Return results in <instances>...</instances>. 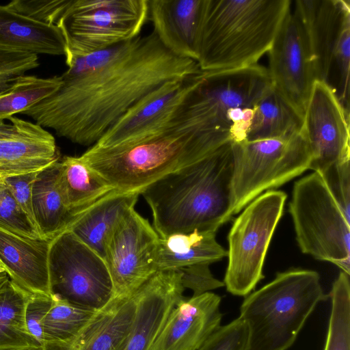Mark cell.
<instances>
[{
    "label": "cell",
    "mask_w": 350,
    "mask_h": 350,
    "mask_svg": "<svg viewBox=\"0 0 350 350\" xmlns=\"http://www.w3.org/2000/svg\"><path fill=\"white\" fill-rule=\"evenodd\" d=\"M68 70L56 92L21 113L73 143L92 146L129 108L164 83L200 71L156 33L85 54L66 50Z\"/></svg>",
    "instance_id": "obj_1"
},
{
    "label": "cell",
    "mask_w": 350,
    "mask_h": 350,
    "mask_svg": "<svg viewBox=\"0 0 350 350\" xmlns=\"http://www.w3.org/2000/svg\"><path fill=\"white\" fill-rule=\"evenodd\" d=\"M232 142L184 168L164 176L140 193L159 237L196 230L216 232L232 216Z\"/></svg>",
    "instance_id": "obj_2"
},
{
    "label": "cell",
    "mask_w": 350,
    "mask_h": 350,
    "mask_svg": "<svg viewBox=\"0 0 350 350\" xmlns=\"http://www.w3.org/2000/svg\"><path fill=\"white\" fill-rule=\"evenodd\" d=\"M271 85L268 69L258 64L200 70L171 128L191 133L215 149L246 140L256 105Z\"/></svg>",
    "instance_id": "obj_3"
},
{
    "label": "cell",
    "mask_w": 350,
    "mask_h": 350,
    "mask_svg": "<svg viewBox=\"0 0 350 350\" xmlns=\"http://www.w3.org/2000/svg\"><path fill=\"white\" fill-rule=\"evenodd\" d=\"M291 0H204L198 64L200 70L258 64L268 53Z\"/></svg>",
    "instance_id": "obj_4"
},
{
    "label": "cell",
    "mask_w": 350,
    "mask_h": 350,
    "mask_svg": "<svg viewBox=\"0 0 350 350\" xmlns=\"http://www.w3.org/2000/svg\"><path fill=\"white\" fill-rule=\"evenodd\" d=\"M327 297L317 271L294 269L277 273L241 306L239 317L248 331L245 350H287Z\"/></svg>",
    "instance_id": "obj_5"
},
{
    "label": "cell",
    "mask_w": 350,
    "mask_h": 350,
    "mask_svg": "<svg viewBox=\"0 0 350 350\" xmlns=\"http://www.w3.org/2000/svg\"><path fill=\"white\" fill-rule=\"evenodd\" d=\"M215 150L193 134L171 128L116 154L91 159L79 157L115 190L140 193L154 181Z\"/></svg>",
    "instance_id": "obj_6"
},
{
    "label": "cell",
    "mask_w": 350,
    "mask_h": 350,
    "mask_svg": "<svg viewBox=\"0 0 350 350\" xmlns=\"http://www.w3.org/2000/svg\"><path fill=\"white\" fill-rule=\"evenodd\" d=\"M231 213H238L263 191L310 169V148L304 129L284 138L232 142Z\"/></svg>",
    "instance_id": "obj_7"
},
{
    "label": "cell",
    "mask_w": 350,
    "mask_h": 350,
    "mask_svg": "<svg viewBox=\"0 0 350 350\" xmlns=\"http://www.w3.org/2000/svg\"><path fill=\"white\" fill-rule=\"evenodd\" d=\"M289 212L301 252L349 275L350 220L317 172L295 183Z\"/></svg>",
    "instance_id": "obj_8"
},
{
    "label": "cell",
    "mask_w": 350,
    "mask_h": 350,
    "mask_svg": "<svg viewBox=\"0 0 350 350\" xmlns=\"http://www.w3.org/2000/svg\"><path fill=\"white\" fill-rule=\"evenodd\" d=\"M315 80L327 83L349 111L350 1L297 0Z\"/></svg>",
    "instance_id": "obj_9"
},
{
    "label": "cell",
    "mask_w": 350,
    "mask_h": 350,
    "mask_svg": "<svg viewBox=\"0 0 350 350\" xmlns=\"http://www.w3.org/2000/svg\"><path fill=\"white\" fill-rule=\"evenodd\" d=\"M286 197L282 191H267L250 202L233 222L223 282L232 295L247 296L264 278L265 256Z\"/></svg>",
    "instance_id": "obj_10"
},
{
    "label": "cell",
    "mask_w": 350,
    "mask_h": 350,
    "mask_svg": "<svg viewBox=\"0 0 350 350\" xmlns=\"http://www.w3.org/2000/svg\"><path fill=\"white\" fill-rule=\"evenodd\" d=\"M149 14V0H72L57 26L66 50L85 54L139 35Z\"/></svg>",
    "instance_id": "obj_11"
},
{
    "label": "cell",
    "mask_w": 350,
    "mask_h": 350,
    "mask_svg": "<svg viewBox=\"0 0 350 350\" xmlns=\"http://www.w3.org/2000/svg\"><path fill=\"white\" fill-rule=\"evenodd\" d=\"M49 268L52 294L72 304L98 310L114 297L105 260L68 230L51 240Z\"/></svg>",
    "instance_id": "obj_12"
},
{
    "label": "cell",
    "mask_w": 350,
    "mask_h": 350,
    "mask_svg": "<svg viewBox=\"0 0 350 350\" xmlns=\"http://www.w3.org/2000/svg\"><path fill=\"white\" fill-rule=\"evenodd\" d=\"M196 75L183 81L167 82L139 100L81 157L116 154L166 133L193 87Z\"/></svg>",
    "instance_id": "obj_13"
},
{
    "label": "cell",
    "mask_w": 350,
    "mask_h": 350,
    "mask_svg": "<svg viewBox=\"0 0 350 350\" xmlns=\"http://www.w3.org/2000/svg\"><path fill=\"white\" fill-rule=\"evenodd\" d=\"M159 239V235L148 220L134 208L116 222L105 241L104 258L114 297L131 296L157 272Z\"/></svg>",
    "instance_id": "obj_14"
},
{
    "label": "cell",
    "mask_w": 350,
    "mask_h": 350,
    "mask_svg": "<svg viewBox=\"0 0 350 350\" xmlns=\"http://www.w3.org/2000/svg\"><path fill=\"white\" fill-rule=\"evenodd\" d=\"M303 129L311 151L310 169L321 173L333 164L350 161L349 112L325 82L313 83Z\"/></svg>",
    "instance_id": "obj_15"
},
{
    "label": "cell",
    "mask_w": 350,
    "mask_h": 350,
    "mask_svg": "<svg viewBox=\"0 0 350 350\" xmlns=\"http://www.w3.org/2000/svg\"><path fill=\"white\" fill-rule=\"evenodd\" d=\"M268 53L273 85L304 116L315 78L306 33L292 5Z\"/></svg>",
    "instance_id": "obj_16"
},
{
    "label": "cell",
    "mask_w": 350,
    "mask_h": 350,
    "mask_svg": "<svg viewBox=\"0 0 350 350\" xmlns=\"http://www.w3.org/2000/svg\"><path fill=\"white\" fill-rule=\"evenodd\" d=\"M184 290L176 269L157 271L141 285L133 325L118 350H149Z\"/></svg>",
    "instance_id": "obj_17"
},
{
    "label": "cell",
    "mask_w": 350,
    "mask_h": 350,
    "mask_svg": "<svg viewBox=\"0 0 350 350\" xmlns=\"http://www.w3.org/2000/svg\"><path fill=\"white\" fill-rule=\"evenodd\" d=\"M221 297L207 292L183 298L149 350H197L221 325Z\"/></svg>",
    "instance_id": "obj_18"
},
{
    "label": "cell",
    "mask_w": 350,
    "mask_h": 350,
    "mask_svg": "<svg viewBox=\"0 0 350 350\" xmlns=\"http://www.w3.org/2000/svg\"><path fill=\"white\" fill-rule=\"evenodd\" d=\"M137 306L136 291L131 296L113 297L96 310L72 338L45 342L44 350H118L133 325Z\"/></svg>",
    "instance_id": "obj_19"
},
{
    "label": "cell",
    "mask_w": 350,
    "mask_h": 350,
    "mask_svg": "<svg viewBox=\"0 0 350 350\" xmlns=\"http://www.w3.org/2000/svg\"><path fill=\"white\" fill-rule=\"evenodd\" d=\"M204 7V0H149L153 31L174 55L198 61Z\"/></svg>",
    "instance_id": "obj_20"
},
{
    "label": "cell",
    "mask_w": 350,
    "mask_h": 350,
    "mask_svg": "<svg viewBox=\"0 0 350 350\" xmlns=\"http://www.w3.org/2000/svg\"><path fill=\"white\" fill-rule=\"evenodd\" d=\"M51 239L27 237L0 228V262L10 279L32 294L51 295Z\"/></svg>",
    "instance_id": "obj_21"
},
{
    "label": "cell",
    "mask_w": 350,
    "mask_h": 350,
    "mask_svg": "<svg viewBox=\"0 0 350 350\" xmlns=\"http://www.w3.org/2000/svg\"><path fill=\"white\" fill-rule=\"evenodd\" d=\"M8 119L15 126L16 132L0 139V178L40 171L59 160L51 133L17 117Z\"/></svg>",
    "instance_id": "obj_22"
},
{
    "label": "cell",
    "mask_w": 350,
    "mask_h": 350,
    "mask_svg": "<svg viewBox=\"0 0 350 350\" xmlns=\"http://www.w3.org/2000/svg\"><path fill=\"white\" fill-rule=\"evenodd\" d=\"M0 46L35 54L65 55L66 42L62 29L0 5Z\"/></svg>",
    "instance_id": "obj_23"
},
{
    "label": "cell",
    "mask_w": 350,
    "mask_h": 350,
    "mask_svg": "<svg viewBox=\"0 0 350 350\" xmlns=\"http://www.w3.org/2000/svg\"><path fill=\"white\" fill-rule=\"evenodd\" d=\"M139 195L113 190L89 206L67 230L104 259L109 233L118 219L134 208Z\"/></svg>",
    "instance_id": "obj_24"
},
{
    "label": "cell",
    "mask_w": 350,
    "mask_h": 350,
    "mask_svg": "<svg viewBox=\"0 0 350 350\" xmlns=\"http://www.w3.org/2000/svg\"><path fill=\"white\" fill-rule=\"evenodd\" d=\"M215 234L196 230L159 237L155 260L157 271L211 264L227 256V251L217 243Z\"/></svg>",
    "instance_id": "obj_25"
},
{
    "label": "cell",
    "mask_w": 350,
    "mask_h": 350,
    "mask_svg": "<svg viewBox=\"0 0 350 350\" xmlns=\"http://www.w3.org/2000/svg\"><path fill=\"white\" fill-rule=\"evenodd\" d=\"M59 160L41 170L33 185L32 209L42 239H53L67 230L80 215L65 205L57 183Z\"/></svg>",
    "instance_id": "obj_26"
},
{
    "label": "cell",
    "mask_w": 350,
    "mask_h": 350,
    "mask_svg": "<svg viewBox=\"0 0 350 350\" xmlns=\"http://www.w3.org/2000/svg\"><path fill=\"white\" fill-rule=\"evenodd\" d=\"M57 183L66 206L76 215L115 190L80 157L59 160Z\"/></svg>",
    "instance_id": "obj_27"
},
{
    "label": "cell",
    "mask_w": 350,
    "mask_h": 350,
    "mask_svg": "<svg viewBox=\"0 0 350 350\" xmlns=\"http://www.w3.org/2000/svg\"><path fill=\"white\" fill-rule=\"evenodd\" d=\"M303 127L304 116L272 84L256 105L246 140L284 138L301 132Z\"/></svg>",
    "instance_id": "obj_28"
},
{
    "label": "cell",
    "mask_w": 350,
    "mask_h": 350,
    "mask_svg": "<svg viewBox=\"0 0 350 350\" xmlns=\"http://www.w3.org/2000/svg\"><path fill=\"white\" fill-rule=\"evenodd\" d=\"M30 295L10 279L0 289V349L42 346L26 325L25 308Z\"/></svg>",
    "instance_id": "obj_29"
},
{
    "label": "cell",
    "mask_w": 350,
    "mask_h": 350,
    "mask_svg": "<svg viewBox=\"0 0 350 350\" xmlns=\"http://www.w3.org/2000/svg\"><path fill=\"white\" fill-rule=\"evenodd\" d=\"M61 84L60 76L46 79L21 76L11 89L0 94V120L21 113L53 94Z\"/></svg>",
    "instance_id": "obj_30"
},
{
    "label": "cell",
    "mask_w": 350,
    "mask_h": 350,
    "mask_svg": "<svg viewBox=\"0 0 350 350\" xmlns=\"http://www.w3.org/2000/svg\"><path fill=\"white\" fill-rule=\"evenodd\" d=\"M52 297V305L42 323L44 343L72 338L96 311L72 304L53 294Z\"/></svg>",
    "instance_id": "obj_31"
},
{
    "label": "cell",
    "mask_w": 350,
    "mask_h": 350,
    "mask_svg": "<svg viewBox=\"0 0 350 350\" xmlns=\"http://www.w3.org/2000/svg\"><path fill=\"white\" fill-rule=\"evenodd\" d=\"M329 297L332 308L324 350H350L349 275L340 272Z\"/></svg>",
    "instance_id": "obj_32"
},
{
    "label": "cell",
    "mask_w": 350,
    "mask_h": 350,
    "mask_svg": "<svg viewBox=\"0 0 350 350\" xmlns=\"http://www.w3.org/2000/svg\"><path fill=\"white\" fill-rule=\"evenodd\" d=\"M0 228L27 237L42 239L33 227L1 178H0Z\"/></svg>",
    "instance_id": "obj_33"
},
{
    "label": "cell",
    "mask_w": 350,
    "mask_h": 350,
    "mask_svg": "<svg viewBox=\"0 0 350 350\" xmlns=\"http://www.w3.org/2000/svg\"><path fill=\"white\" fill-rule=\"evenodd\" d=\"M72 0H14L7 5L40 23L57 25Z\"/></svg>",
    "instance_id": "obj_34"
},
{
    "label": "cell",
    "mask_w": 350,
    "mask_h": 350,
    "mask_svg": "<svg viewBox=\"0 0 350 350\" xmlns=\"http://www.w3.org/2000/svg\"><path fill=\"white\" fill-rule=\"evenodd\" d=\"M248 331L240 318L220 325L197 350H245Z\"/></svg>",
    "instance_id": "obj_35"
},
{
    "label": "cell",
    "mask_w": 350,
    "mask_h": 350,
    "mask_svg": "<svg viewBox=\"0 0 350 350\" xmlns=\"http://www.w3.org/2000/svg\"><path fill=\"white\" fill-rule=\"evenodd\" d=\"M318 174L347 219L350 220V161L333 164Z\"/></svg>",
    "instance_id": "obj_36"
},
{
    "label": "cell",
    "mask_w": 350,
    "mask_h": 350,
    "mask_svg": "<svg viewBox=\"0 0 350 350\" xmlns=\"http://www.w3.org/2000/svg\"><path fill=\"white\" fill-rule=\"evenodd\" d=\"M38 66L37 54L0 46V80L18 78Z\"/></svg>",
    "instance_id": "obj_37"
},
{
    "label": "cell",
    "mask_w": 350,
    "mask_h": 350,
    "mask_svg": "<svg viewBox=\"0 0 350 350\" xmlns=\"http://www.w3.org/2000/svg\"><path fill=\"white\" fill-rule=\"evenodd\" d=\"M209 265L196 264L176 269L180 273L183 287L191 289L193 296H198L224 286L223 282L213 275Z\"/></svg>",
    "instance_id": "obj_38"
},
{
    "label": "cell",
    "mask_w": 350,
    "mask_h": 350,
    "mask_svg": "<svg viewBox=\"0 0 350 350\" xmlns=\"http://www.w3.org/2000/svg\"><path fill=\"white\" fill-rule=\"evenodd\" d=\"M40 171L1 178L38 232L32 209V188L34 180Z\"/></svg>",
    "instance_id": "obj_39"
},
{
    "label": "cell",
    "mask_w": 350,
    "mask_h": 350,
    "mask_svg": "<svg viewBox=\"0 0 350 350\" xmlns=\"http://www.w3.org/2000/svg\"><path fill=\"white\" fill-rule=\"evenodd\" d=\"M52 302V295L31 293L26 304L25 322L27 329L41 345L44 344L42 323Z\"/></svg>",
    "instance_id": "obj_40"
},
{
    "label": "cell",
    "mask_w": 350,
    "mask_h": 350,
    "mask_svg": "<svg viewBox=\"0 0 350 350\" xmlns=\"http://www.w3.org/2000/svg\"><path fill=\"white\" fill-rule=\"evenodd\" d=\"M16 132V127L14 124L6 123L3 120H0V139L12 136Z\"/></svg>",
    "instance_id": "obj_41"
},
{
    "label": "cell",
    "mask_w": 350,
    "mask_h": 350,
    "mask_svg": "<svg viewBox=\"0 0 350 350\" xmlns=\"http://www.w3.org/2000/svg\"><path fill=\"white\" fill-rule=\"evenodd\" d=\"M0 350H44L43 346H30L16 348L0 349Z\"/></svg>",
    "instance_id": "obj_42"
},
{
    "label": "cell",
    "mask_w": 350,
    "mask_h": 350,
    "mask_svg": "<svg viewBox=\"0 0 350 350\" xmlns=\"http://www.w3.org/2000/svg\"><path fill=\"white\" fill-rule=\"evenodd\" d=\"M9 279L10 278L7 273L0 269V289L6 284Z\"/></svg>",
    "instance_id": "obj_43"
},
{
    "label": "cell",
    "mask_w": 350,
    "mask_h": 350,
    "mask_svg": "<svg viewBox=\"0 0 350 350\" xmlns=\"http://www.w3.org/2000/svg\"><path fill=\"white\" fill-rule=\"evenodd\" d=\"M0 269L3 270V267H2V265H1V262H0Z\"/></svg>",
    "instance_id": "obj_44"
}]
</instances>
